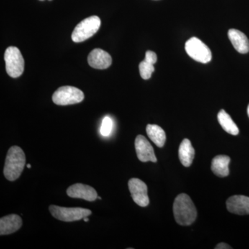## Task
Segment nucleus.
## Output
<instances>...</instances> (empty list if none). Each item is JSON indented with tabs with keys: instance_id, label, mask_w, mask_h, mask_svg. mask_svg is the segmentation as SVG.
I'll return each mask as SVG.
<instances>
[{
	"instance_id": "6e6552de",
	"label": "nucleus",
	"mask_w": 249,
	"mask_h": 249,
	"mask_svg": "<svg viewBox=\"0 0 249 249\" xmlns=\"http://www.w3.org/2000/svg\"><path fill=\"white\" fill-rule=\"evenodd\" d=\"M128 187L132 199L142 207L148 206L150 200L147 196V186L139 178H132L129 180Z\"/></svg>"
},
{
	"instance_id": "2eb2a0df",
	"label": "nucleus",
	"mask_w": 249,
	"mask_h": 249,
	"mask_svg": "<svg viewBox=\"0 0 249 249\" xmlns=\"http://www.w3.org/2000/svg\"><path fill=\"white\" fill-rule=\"evenodd\" d=\"M157 61V55L152 51H147L145 53V60L139 64V72L142 79L147 80L152 76L155 71L154 65Z\"/></svg>"
},
{
	"instance_id": "a878e982",
	"label": "nucleus",
	"mask_w": 249,
	"mask_h": 249,
	"mask_svg": "<svg viewBox=\"0 0 249 249\" xmlns=\"http://www.w3.org/2000/svg\"><path fill=\"white\" fill-rule=\"evenodd\" d=\"M40 1H44V0H40Z\"/></svg>"
},
{
	"instance_id": "a211bd4d",
	"label": "nucleus",
	"mask_w": 249,
	"mask_h": 249,
	"mask_svg": "<svg viewBox=\"0 0 249 249\" xmlns=\"http://www.w3.org/2000/svg\"><path fill=\"white\" fill-rule=\"evenodd\" d=\"M146 132L149 138L157 147H162L166 141L165 132L160 126L157 124H148L146 127Z\"/></svg>"
},
{
	"instance_id": "5701e85b",
	"label": "nucleus",
	"mask_w": 249,
	"mask_h": 249,
	"mask_svg": "<svg viewBox=\"0 0 249 249\" xmlns=\"http://www.w3.org/2000/svg\"><path fill=\"white\" fill-rule=\"evenodd\" d=\"M247 114H248V116L249 117V105L248 106V107H247Z\"/></svg>"
},
{
	"instance_id": "f03ea898",
	"label": "nucleus",
	"mask_w": 249,
	"mask_h": 249,
	"mask_svg": "<svg viewBox=\"0 0 249 249\" xmlns=\"http://www.w3.org/2000/svg\"><path fill=\"white\" fill-rule=\"evenodd\" d=\"M26 163L25 154L20 147L12 146L8 150L4 168L6 179L14 181L20 177Z\"/></svg>"
},
{
	"instance_id": "6ab92c4d",
	"label": "nucleus",
	"mask_w": 249,
	"mask_h": 249,
	"mask_svg": "<svg viewBox=\"0 0 249 249\" xmlns=\"http://www.w3.org/2000/svg\"><path fill=\"white\" fill-rule=\"evenodd\" d=\"M217 119L222 128L228 133L233 136L239 134V129L237 124L232 121L230 115L227 114V111L224 109L219 111L218 113Z\"/></svg>"
},
{
	"instance_id": "412c9836",
	"label": "nucleus",
	"mask_w": 249,
	"mask_h": 249,
	"mask_svg": "<svg viewBox=\"0 0 249 249\" xmlns=\"http://www.w3.org/2000/svg\"><path fill=\"white\" fill-rule=\"evenodd\" d=\"M231 249L232 247H230L227 244L224 243V242H222V243L218 244L217 247H215V249Z\"/></svg>"
},
{
	"instance_id": "4468645a",
	"label": "nucleus",
	"mask_w": 249,
	"mask_h": 249,
	"mask_svg": "<svg viewBox=\"0 0 249 249\" xmlns=\"http://www.w3.org/2000/svg\"><path fill=\"white\" fill-rule=\"evenodd\" d=\"M229 40L234 48L240 53L245 54L249 52V40L242 31L231 29L228 32Z\"/></svg>"
},
{
	"instance_id": "b1692460",
	"label": "nucleus",
	"mask_w": 249,
	"mask_h": 249,
	"mask_svg": "<svg viewBox=\"0 0 249 249\" xmlns=\"http://www.w3.org/2000/svg\"><path fill=\"white\" fill-rule=\"evenodd\" d=\"M27 167L28 168H31V165L30 164H27Z\"/></svg>"
},
{
	"instance_id": "9b49d317",
	"label": "nucleus",
	"mask_w": 249,
	"mask_h": 249,
	"mask_svg": "<svg viewBox=\"0 0 249 249\" xmlns=\"http://www.w3.org/2000/svg\"><path fill=\"white\" fill-rule=\"evenodd\" d=\"M89 66L96 70H106L112 63L111 55L101 49H95L88 55Z\"/></svg>"
},
{
	"instance_id": "4be33fe9",
	"label": "nucleus",
	"mask_w": 249,
	"mask_h": 249,
	"mask_svg": "<svg viewBox=\"0 0 249 249\" xmlns=\"http://www.w3.org/2000/svg\"><path fill=\"white\" fill-rule=\"evenodd\" d=\"M83 220H84L85 222H89V219H88V217L83 218Z\"/></svg>"
},
{
	"instance_id": "393cba45",
	"label": "nucleus",
	"mask_w": 249,
	"mask_h": 249,
	"mask_svg": "<svg viewBox=\"0 0 249 249\" xmlns=\"http://www.w3.org/2000/svg\"><path fill=\"white\" fill-rule=\"evenodd\" d=\"M97 199H101V197H100V196H98Z\"/></svg>"
},
{
	"instance_id": "7ed1b4c3",
	"label": "nucleus",
	"mask_w": 249,
	"mask_h": 249,
	"mask_svg": "<svg viewBox=\"0 0 249 249\" xmlns=\"http://www.w3.org/2000/svg\"><path fill=\"white\" fill-rule=\"evenodd\" d=\"M101 24V19L98 16L85 18L75 27L72 33V40L77 43L84 42L98 32Z\"/></svg>"
},
{
	"instance_id": "1a4fd4ad",
	"label": "nucleus",
	"mask_w": 249,
	"mask_h": 249,
	"mask_svg": "<svg viewBox=\"0 0 249 249\" xmlns=\"http://www.w3.org/2000/svg\"><path fill=\"white\" fill-rule=\"evenodd\" d=\"M135 150L141 161H152L153 163L157 161L153 147L144 136H137L135 139Z\"/></svg>"
},
{
	"instance_id": "f257e3e1",
	"label": "nucleus",
	"mask_w": 249,
	"mask_h": 249,
	"mask_svg": "<svg viewBox=\"0 0 249 249\" xmlns=\"http://www.w3.org/2000/svg\"><path fill=\"white\" fill-rule=\"evenodd\" d=\"M175 220L181 226H190L196 221L197 212L193 201L188 195H178L173 204Z\"/></svg>"
},
{
	"instance_id": "aec40b11",
	"label": "nucleus",
	"mask_w": 249,
	"mask_h": 249,
	"mask_svg": "<svg viewBox=\"0 0 249 249\" xmlns=\"http://www.w3.org/2000/svg\"><path fill=\"white\" fill-rule=\"evenodd\" d=\"M112 127V120L108 116L105 117L103 120L102 125H101V133L103 137H108L110 134Z\"/></svg>"
},
{
	"instance_id": "f8f14e48",
	"label": "nucleus",
	"mask_w": 249,
	"mask_h": 249,
	"mask_svg": "<svg viewBox=\"0 0 249 249\" xmlns=\"http://www.w3.org/2000/svg\"><path fill=\"white\" fill-rule=\"evenodd\" d=\"M228 211L231 213L245 215L249 214V197L244 196H233L227 201Z\"/></svg>"
},
{
	"instance_id": "ddd939ff",
	"label": "nucleus",
	"mask_w": 249,
	"mask_h": 249,
	"mask_svg": "<svg viewBox=\"0 0 249 249\" xmlns=\"http://www.w3.org/2000/svg\"><path fill=\"white\" fill-rule=\"evenodd\" d=\"M22 220L19 215L9 214L0 219V235H6L14 233L20 229Z\"/></svg>"
},
{
	"instance_id": "bb28decb",
	"label": "nucleus",
	"mask_w": 249,
	"mask_h": 249,
	"mask_svg": "<svg viewBox=\"0 0 249 249\" xmlns=\"http://www.w3.org/2000/svg\"><path fill=\"white\" fill-rule=\"evenodd\" d=\"M49 1H52V0H49Z\"/></svg>"
},
{
	"instance_id": "423d86ee",
	"label": "nucleus",
	"mask_w": 249,
	"mask_h": 249,
	"mask_svg": "<svg viewBox=\"0 0 249 249\" xmlns=\"http://www.w3.org/2000/svg\"><path fill=\"white\" fill-rule=\"evenodd\" d=\"M84 93L78 88L63 86L58 88L52 96V100L58 106H69L81 103L84 100Z\"/></svg>"
},
{
	"instance_id": "dca6fc26",
	"label": "nucleus",
	"mask_w": 249,
	"mask_h": 249,
	"mask_svg": "<svg viewBox=\"0 0 249 249\" xmlns=\"http://www.w3.org/2000/svg\"><path fill=\"white\" fill-rule=\"evenodd\" d=\"M231 158L227 155H218L214 157L211 163V170L219 178H225L229 175V165Z\"/></svg>"
},
{
	"instance_id": "39448f33",
	"label": "nucleus",
	"mask_w": 249,
	"mask_h": 249,
	"mask_svg": "<svg viewBox=\"0 0 249 249\" xmlns=\"http://www.w3.org/2000/svg\"><path fill=\"white\" fill-rule=\"evenodd\" d=\"M49 211L53 217L58 220L70 222L80 220L85 217L91 215V211L83 208H65L52 205Z\"/></svg>"
},
{
	"instance_id": "9d476101",
	"label": "nucleus",
	"mask_w": 249,
	"mask_h": 249,
	"mask_svg": "<svg viewBox=\"0 0 249 249\" xmlns=\"http://www.w3.org/2000/svg\"><path fill=\"white\" fill-rule=\"evenodd\" d=\"M67 194L70 197L83 199L88 201H95L98 197L97 192L94 188L83 183H76L69 187Z\"/></svg>"
},
{
	"instance_id": "0eeeda50",
	"label": "nucleus",
	"mask_w": 249,
	"mask_h": 249,
	"mask_svg": "<svg viewBox=\"0 0 249 249\" xmlns=\"http://www.w3.org/2000/svg\"><path fill=\"white\" fill-rule=\"evenodd\" d=\"M185 49L191 58L201 63H208L212 59L211 49L197 37H191L187 41Z\"/></svg>"
},
{
	"instance_id": "20e7f679",
	"label": "nucleus",
	"mask_w": 249,
	"mask_h": 249,
	"mask_svg": "<svg viewBox=\"0 0 249 249\" xmlns=\"http://www.w3.org/2000/svg\"><path fill=\"white\" fill-rule=\"evenodd\" d=\"M6 70L11 78L22 76L24 70V60L20 51L16 47H9L4 53Z\"/></svg>"
},
{
	"instance_id": "f3484780",
	"label": "nucleus",
	"mask_w": 249,
	"mask_h": 249,
	"mask_svg": "<svg viewBox=\"0 0 249 249\" xmlns=\"http://www.w3.org/2000/svg\"><path fill=\"white\" fill-rule=\"evenodd\" d=\"M195 157V149L189 139H183L178 148V158L183 166H191Z\"/></svg>"
}]
</instances>
